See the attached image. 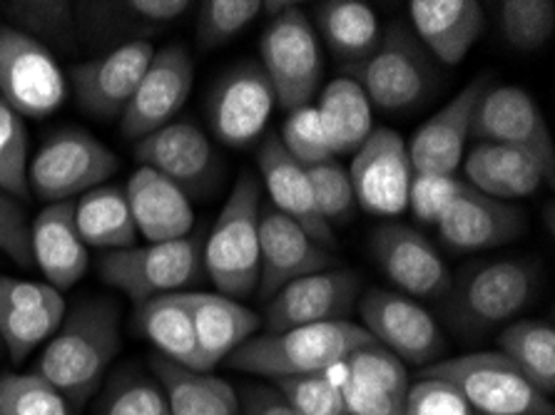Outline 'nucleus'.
<instances>
[{"instance_id": "18", "label": "nucleus", "mask_w": 555, "mask_h": 415, "mask_svg": "<svg viewBox=\"0 0 555 415\" xmlns=\"http://www.w3.org/2000/svg\"><path fill=\"white\" fill-rule=\"evenodd\" d=\"M336 264L330 251L311 239L289 217L276 209L259 215V299L272 296L294 278L326 271Z\"/></svg>"}, {"instance_id": "47", "label": "nucleus", "mask_w": 555, "mask_h": 415, "mask_svg": "<svg viewBox=\"0 0 555 415\" xmlns=\"http://www.w3.org/2000/svg\"><path fill=\"white\" fill-rule=\"evenodd\" d=\"M466 190V182L453 174H414L409 187V209L418 222L436 224L441 215Z\"/></svg>"}, {"instance_id": "49", "label": "nucleus", "mask_w": 555, "mask_h": 415, "mask_svg": "<svg viewBox=\"0 0 555 415\" xmlns=\"http://www.w3.org/2000/svg\"><path fill=\"white\" fill-rule=\"evenodd\" d=\"M0 251L8 254L23 269L33 267L30 224L25 217V207L5 192H0Z\"/></svg>"}, {"instance_id": "17", "label": "nucleus", "mask_w": 555, "mask_h": 415, "mask_svg": "<svg viewBox=\"0 0 555 415\" xmlns=\"http://www.w3.org/2000/svg\"><path fill=\"white\" fill-rule=\"evenodd\" d=\"M134 159L140 167L155 169L165 180L188 194L207 192L220 177V157L207 134L192 122H170L138 140Z\"/></svg>"}, {"instance_id": "3", "label": "nucleus", "mask_w": 555, "mask_h": 415, "mask_svg": "<svg viewBox=\"0 0 555 415\" xmlns=\"http://www.w3.org/2000/svg\"><path fill=\"white\" fill-rule=\"evenodd\" d=\"M262 187L242 172L202 249V267L222 296L237 299L259 284V215Z\"/></svg>"}, {"instance_id": "29", "label": "nucleus", "mask_w": 555, "mask_h": 415, "mask_svg": "<svg viewBox=\"0 0 555 415\" xmlns=\"http://www.w3.org/2000/svg\"><path fill=\"white\" fill-rule=\"evenodd\" d=\"M411 23L424 46L443 65H459L483 33V8L476 0H411Z\"/></svg>"}, {"instance_id": "41", "label": "nucleus", "mask_w": 555, "mask_h": 415, "mask_svg": "<svg viewBox=\"0 0 555 415\" xmlns=\"http://www.w3.org/2000/svg\"><path fill=\"white\" fill-rule=\"evenodd\" d=\"M65 313L18 311L0 303V338L13 363L28 359L30 351L61 328Z\"/></svg>"}, {"instance_id": "6", "label": "nucleus", "mask_w": 555, "mask_h": 415, "mask_svg": "<svg viewBox=\"0 0 555 415\" xmlns=\"http://www.w3.org/2000/svg\"><path fill=\"white\" fill-rule=\"evenodd\" d=\"M115 152L86 130L67 127L50 134L28 167V187L43 202H67L75 194L98 190L117 172Z\"/></svg>"}, {"instance_id": "42", "label": "nucleus", "mask_w": 555, "mask_h": 415, "mask_svg": "<svg viewBox=\"0 0 555 415\" xmlns=\"http://www.w3.org/2000/svg\"><path fill=\"white\" fill-rule=\"evenodd\" d=\"M311 192H314V202L319 215L326 224H347L357 211V197L351 190L349 169H344L336 159L330 163L307 167Z\"/></svg>"}, {"instance_id": "48", "label": "nucleus", "mask_w": 555, "mask_h": 415, "mask_svg": "<svg viewBox=\"0 0 555 415\" xmlns=\"http://www.w3.org/2000/svg\"><path fill=\"white\" fill-rule=\"evenodd\" d=\"M403 415H470V405L446 380L422 378L416 386H409Z\"/></svg>"}, {"instance_id": "46", "label": "nucleus", "mask_w": 555, "mask_h": 415, "mask_svg": "<svg viewBox=\"0 0 555 415\" xmlns=\"http://www.w3.org/2000/svg\"><path fill=\"white\" fill-rule=\"evenodd\" d=\"M100 415H170V405L153 380L128 376L111 386Z\"/></svg>"}, {"instance_id": "43", "label": "nucleus", "mask_w": 555, "mask_h": 415, "mask_svg": "<svg viewBox=\"0 0 555 415\" xmlns=\"http://www.w3.org/2000/svg\"><path fill=\"white\" fill-rule=\"evenodd\" d=\"M262 13V0H205L199 5L197 40L205 50H212L232 40Z\"/></svg>"}, {"instance_id": "35", "label": "nucleus", "mask_w": 555, "mask_h": 415, "mask_svg": "<svg viewBox=\"0 0 555 415\" xmlns=\"http://www.w3.org/2000/svg\"><path fill=\"white\" fill-rule=\"evenodd\" d=\"M314 13L324 40L351 65L364 63L382 40L376 13L359 0H324Z\"/></svg>"}, {"instance_id": "11", "label": "nucleus", "mask_w": 555, "mask_h": 415, "mask_svg": "<svg viewBox=\"0 0 555 415\" xmlns=\"http://www.w3.org/2000/svg\"><path fill=\"white\" fill-rule=\"evenodd\" d=\"M470 132L483 142H495V145H511L531 152V155L541 159L545 169V184L553 187L555 150L551 130L545 125L541 107L535 105V100L524 88L499 85V88L486 90V95L476 107Z\"/></svg>"}, {"instance_id": "23", "label": "nucleus", "mask_w": 555, "mask_h": 415, "mask_svg": "<svg viewBox=\"0 0 555 415\" xmlns=\"http://www.w3.org/2000/svg\"><path fill=\"white\" fill-rule=\"evenodd\" d=\"M257 165L262 169L264 187L274 202V209L280 215L289 217L294 224H299L314 239L319 247L334 249L336 236L332 226L319 215L314 192L307 174V167H301L280 142V134H267L257 155Z\"/></svg>"}, {"instance_id": "25", "label": "nucleus", "mask_w": 555, "mask_h": 415, "mask_svg": "<svg viewBox=\"0 0 555 415\" xmlns=\"http://www.w3.org/2000/svg\"><path fill=\"white\" fill-rule=\"evenodd\" d=\"M30 249L33 264L57 291L73 289L86 276L90 257L75 226V202H57L40 211L30 224Z\"/></svg>"}, {"instance_id": "16", "label": "nucleus", "mask_w": 555, "mask_h": 415, "mask_svg": "<svg viewBox=\"0 0 555 415\" xmlns=\"http://www.w3.org/2000/svg\"><path fill=\"white\" fill-rule=\"evenodd\" d=\"M153 55L155 48L147 40H134L98 61L75 65L70 80L78 105L98 120H115L128 107Z\"/></svg>"}, {"instance_id": "31", "label": "nucleus", "mask_w": 555, "mask_h": 415, "mask_svg": "<svg viewBox=\"0 0 555 415\" xmlns=\"http://www.w3.org/2000/svg\"><path fill=\"white\" fill-rule=\"evenodd\" d=\"M150 366L163 386L170 415H242L240 395L227 380L184 368L165 355H155Z\"/></svg>"}, {"instance_id": "2", "label": "nucleus", "mask_w": 555, "mask_h": 415, "mask_svg": "<svg viewBox=\"0 0 555 415\" xmlns=\"http://www.w3.org/2000/svg\"><path fill=\"white\" fill-rule=\"evenodd\" d=\"M376 343L364 328L351 321H326L289 328L282 334H264L247 338L237 351L230 353V368L257 376L292 378L324 374L332 363L347 359L361 346Z\"/></svg>"}, {"instance_id": "32", "label": "nucleus", "mask_w": 555, "mask_h": 415, "mask_svg": "<svg viewBox=\"0 0 555 415\" xmlns=\"http://www.w3.org/2000/svg\"><path fill=\"white\" fill-rule=\"evenodd\" d=\"M322 117L332 155H357L359 147L374 132L372 103L357 80L339 78L330 82L322 92V103L317 107Z\"/></svg>"}, {"instance_id": "34", "label": "nucleus", "mask_w": 555, "mask_h": 415, "mask_svg": "<svg viewBox=\"0 0 555 415\" xmlns=\"http://www.w3.org/2000/svg\"><path fill=\"white\" fill-rule=\"evenodd\" d=\"M75 226L86 247L117 251L138 242L125 187H98L75 202Z\"/></svg>"}, {"instance_id": "1", "label": "nucleus", "mask_w": 555, "mask_h": 415, "mask_svg": "<svg viewBox=\"0 0 555 415\" xmlns=\"http://www.w3.org/2000/svg\"><path fill=\"white\" fill-rule=\"evenodd\" d=\"M120 351V309L111 299L80 301L63 319L53 341L38 359L36 374L67 403L86 405L103 384L107 366Z\"/></svg>"}, {"instance_id": "20", "label": "nucleus", "mask_w": 555, "mask_h": 415, "mask_svg": "<svg viewBox=\"0 0 555 415\" xmlns=\"http://www.w3.org/2000/svg\"><path fill=\"white\" fill-rule=\"evenodd\" d=\"M274 103L264 70L251 65L237 67L209 98V122L227 147H247L264 132Z\"/></svg>"}, {"instance_id": "27", "label": "nucleus", "mask_w": 555, "mask_h": 415, "mask_svg": "<svg viewBox=\"0 0 555 415\" xmlns=\"http://www.w3.org/2000/svg\"><path fill=\"white\" fill-rule=\"evenodd\" d=\"M182 301L190 311L192 326H195L197 346L207 374L217 363L230 359V353L237 351L262 326V319L255 311L242 307L230 296L182 291Z\"/></svg>"}, {"instance_id": "50", "label": "nucleus", "mask_w": 555, "mask_h": 415, "mask_svg": "<svg viewBox=\"0 0 555 415\" xmlns=\"http://www.w3.org/2000/svg\"><path fill=\"white\" fill-rule=\"evenodd\" d=\"M0 303L18 311H53L65 313L63 294L50 284L23 282V278L0 276Z\"/></svg>"}, {"instance_id": "33", "label": "nucleus", "mask_w": 555, "mask_h": 415, "mask_svg": "<svg viewBox=\"0 0 555 415\" xmlns=\"http://www.w3.org/2000/svg\"><path fill=\"white\" fill-rule=\"evenodd\" d=\"M138 324L145 336L153 341L165 359L180 363L184 368L207 374L202 361L195 326H192L190 311L182 301V291L155 296L138 307Z\"/></svg>"}, {"instance_id": "44", "label": "nucleus", "mask_w": 555, "mask_h": 415, "mask_svg": "<svg viewBox=\"0 0 555 415\" xmlns=\"http://www.w3.org/2000/svg\"><path fill=\"white\" fill-rule=\"evenodd\" d=\"M280 142L301 167H314L334 159L317 107H301L289 113Z\"/></svg>"}, {"instance_id": "28", "label": "nucleus", "mask_w": 555, "mask_h": 415, "mask_svg": "<svg viewBox=\"0 0 555 415\" xmlns=\"http://www.w3.org/2000/svg\"><path fill=\"white\" fill-rule=\"evenodd\" d=\"M468 187L491 199H524L531 197L545 182L541 159L528 150L478 142L464 159Z\"/></svg>"}, {"instance_id": "14", "label": "nucleus", "mask_w": 555, "mask_h": 415, "mask_svg": "<svg viewBox=\"0 0 555 415\" xmlns=\"http://www.w3.org/2000/svg\"><path fill=\"white\" fill-rule=\"evenodd\" d=\"M195 65L182 46L155 50L150 67L122 113V134L128 140H142L170 125L182 105L188 103Z\"/></svg>"}, {"instance_id": "8", "label": "nucleus", "mask_w": 555, "mask_h": 415, "mask_svg": "<svg viewBox=\"0 0 555 415\" xmlns=\"http://www.w3.org/2000/svg\"><path fill=\"white\" fill-rule=\"evenodd\" d=\"M0 95L21 117H48L65 103L67 82L50 48L15 25H0Z\"/></svg>"}, {"instance_id": "21", "label": "nucleus", "mask_w": 555, "mask_h": 415, "mask_svg": "<svg viewBox=\"0 0 555 415\" xmlns=\"http://www.w3.org/2000/svg\"><path fill=\"white\" fill-rule=\"evenodd\" d=\"M372 251L384 274L406 294L434 299L451 291L449 267L416 229L403 224L378 226L372 236Z\"/></svg>"}, {"instance_id": "5", "label": "nucleus", "mask_w": 555, "mask_h": 415, "mask_svg": "<svg viewBox=\"0 0 555 415\" xmlns=\"http://www.w3.org/2000/svg\"><path fill=\"white\" fill-rule=\"evenodd\" d=\"M202 249V234H190L175 242L107 251L100 259V278L140 307L155 296L178 294L195 284L205 271Z\"/></svg>"}, {"instance_id": "51", "label": "nucleus", "mask_w": 555, "mask_h": 415, "mask_svg": "<svg viewBox=\"0 0 555 415\" xmlns=\"http://www.w3.org/2000/svg\"><path fill=\"white\" fill-rule=\"evenodd\" d=\"M242 401H245V415H297L282 393L269 388H247Z\"/></svg>"}, {"instance_id": "10", "label": "nucleus", "mask_w": 555, "mask_h": 415, "mask_svg": "<svg viewBox=\"0 0 555 415\" xmlns=\"http://www.w3.org/2000/svg\"><path fill=\"white\" fill-rule=\"evenodd\" d=\"M538 269L528 259H503L483 264L464 278L453 291L451 313L468 328L506 324L533 301Z\"/></svg>"}, {"instance_id": "40", "label": "nucleus", "mask_w": 555, "mask_h": 415, "mask_svg": "<svg viewBox=\"0 0 555 415\" xmlns=\"http://www.w3.org/2000/svg\"><path fill=\"white\" fill-rule=\"evenodd\" d=\"M0 192L28 199V132L23 117L0 100Z\"/></svg>"}, {"instance_id": "36", "label": "nucleus", "mask_w": 555, "mask_h": 415, "mask_svg": "<svg viewBox=\"0 0 555 415\" xmlns=\"http://www.w3.org/2000/svg\"><path fill=\"white\" fill-rule=\"evenodd\" d=\"M501 353L543 395L555 391V332L545 321H516L499 336Z\"/></svg>"}, {"instance_id": "4", "label": "nucleus", "mask_w": 555, "mask_h": 415, "mask_svg": "<svg viewBox=\"0 0 555 415\" xmlns=\"http://www.w3.org/2000/svg\"><path fill=\"white\" fill-rule=\"evenodd\" d=\"M422 378H439L483 415H553L543 395L503 353H468L426 366Z\"/></svg>"}, {"instance_id": "7", "label": "nucleus", "mask_w": 555, "mask_h": 415, "mask_svg": "<svg viewBox=\"0 0 555 415\" xmlns=\"http://www.w3.org/2000/svg\"><path fill=\"white\" fill-rule=\"evenodd\" d=\"M264 75L274 90V100L284 109L309 107L322 82L324 63L317 33L299 8L276 15L262 36Z\"/></svg>"}, {"instance_id": "26", "label": "nucleus", "mask_w": 555, "mask_h": 415, "mask_svg": "<svg viewBox=\"0 0 555 415\" xmlns=\"http://www.w3.org/2000/svg\"><path fill=\"white\" fill-rule=\"evenodd\" d=\"M125 197H128L134 229L150 244L184 239L195 226V209L188 194L157 174L155 169L140 167L130 177Z\"/></svg>"}, {"instance_id": "13", "label": "nucleus", "mask_w": 555, "mask_h": 415, "mask_svg": "<svg viewBox=\"0 0 555 415\" xmlns=\"http://www.w3.org/2000/svg\"><path fill=\"white\" fill-rule=\"evenodd\" d=\"M359 289V276L349 269H326L294 278L269 299L264 309L267 332L282 334L299 326L341 321L354 309Z\"/></svg>"}, {"instance_id": "38", "label": "nucleus", "mask_w": 555, "mask_h": 415, "mask_svg": "<svg viewBox=\"0 0 555 415\" xmlns=\"http://www.w3.org/2000/svg\"><path fill=\"white\" fill-rule=\"evenodd\" d=\"M501 30L520 53L543 48L555 28L553 0H503L499 5Z\"/></svg>"}, {"instance_id": "12", "label": "nucleus", "mask_w": 555, "mask_h": 415, "mask_svg": "<svg viewBox=\"0 0 555 415\" xmlns=\"http://www.w3.org/2000/svg\"><path fill=\"white\" fill-rule=\"evenodd\" d=\"M354 197L374 217H399L409 209V187L414 180L406 142L401 134L378 127L354 155L349 169Z\"/></svg>"}, {"instance_id": "39", "label": "nucleus", "mask_w": 555, "mask_h": 415, "mask_svg": "<svg viewBox=\"0 0 555 415\" xmlns=\"http://www.w3.org/2000/svg\"><path fill=\"white\" fill-rule=\"evenodd\" d=\"M0 415H73L70 403L46 378L0 374Z\"/></svg>"}, {"instance_id": "19", "label": "nucleus", "mask_w": 555, "mask_h": 415, "mask_svg": "<svg viewBox=\"0 0 555 415\" xmlns=\"http://www.w3.org/2000/svg\"><path fill=\"white\" fill-rule=\"evenodd\" d=\"M489 90V78L478 75L451 103H446L431 120L416 130L409 150L414 174H453L464 159L466 140L474 127L476 107Z\"/></svg>"}, {"instance_id": "24", "label": "nucleus", "mask_w": 555, "mask_h": 415, "mask_svg": "<svg viewBox=\"0 0 555 415\" xmlns=\"http://www.w3.org/2000/svg\"><path fill=\"white\" fill-rule=\"evenodd\" d=\"M441 239L456 251H481L508 244L520 236L526 219L508 202L491 199L468 187L443 211L439 222Z\"/></svg>"}, {"instance_id": "45", "label": "nucleus", "mask_w": 555, "mask_h": 415, "mask_svg": "<svg viewBox=\"0 0 555 415\" xmlns=\"http://www.w3.org/2000/svg\"><path fill=\"white\" fill-rule=\"evenodd\" d=\"M276 386L297 415H349L341 391L322 374L276 378Z\"/></svg>"}, {"instance_id": "37", "label": "nucleus", "mask_w": 555, "mask_h": 415, "mask_svg": "<svg viewBox=\"0 0 555 415\" xmlns=\"http://www.w3.org/2000/svg\"><path fill=\"white\" fill-rule=\"evenodd\" d=\"M5 13L18 23L15 28L36 38L43 46L75 50L78 28H75V5L65 0H25V3H5Z\"/></svg>"}, {"instance_id": "22", "label": "nucleus", "mask_w": 555, "mask_h": 415, "mask_svg": "<svg viewBox=\"0 0 555 415\" xmlns=\"http://www.w3.org/2000/svg\"><path fill=\"white\" fill-rule=\"evenodd\" d=\"M347 368L339 391L349 415H403L409 376L397 355L369 343L347 355Z\"/></svg>"}, {"instance_id": "9", "label": "nucleus", "mask_w": 555, "mask_h": 415, "mask_svg": "<svg viewBox=\"0 0 555 415\" xmlns=\"http://www.w3.org/2000/svg\"><path fill=\"white\" fill-rule=\"evenodd\" d=\"M369 103L399 113L416 105L431 85V63L414 33L403 25H391L364 63L349 67ZM351 78V80H354Z\"/></svg>"}, {"instance_id": "30", "label": "nucleus", "mask_w": 555, "mask_h": 415, "mask_svg": "<svg viewBox=\"0 0 555 415\" xmlns=\"http://www.w3.org/2000/svg\"><path fill=\"white\" fill-rule=\"evenodd\" d=\"M188 0H125V3H78L75 28H86L92 40H145L163 25L188 13Z\"/></svg>"}, {"instance_id": "15", "label": "nucleus", "mask_w": 555, "mask_h": 415, "mask_svg": "<svg viewBox=\"0 0 555 415\" xmlns=\"http://www.w3.org/2000/svg\"><path fill=\"white\" fill-rule=\"evenodd\" d=\"M359 311L364 321L361 328L399 361L424 366L443 351L439 324L431 319V313L406 296L369 289L361 299Z\"/></svg>"}]
</instances>
